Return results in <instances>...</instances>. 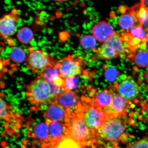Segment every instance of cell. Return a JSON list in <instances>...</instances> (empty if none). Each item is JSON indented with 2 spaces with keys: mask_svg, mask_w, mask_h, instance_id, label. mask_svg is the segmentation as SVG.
<instances>
[{
  "mask_svg": "<svg viewBox=\"0 0 148 148\" xmlns=\"http://www.w3.org/2000/svg\"><path fill=\"white\" fill-rule=\"evenodd\" d=\"M27 95L33 104L45 105L51 103L54 96L49 83L39 77L27 86Z\"/></svg>",
  "mask_w": 148,
  "mask_h": 148,
  "instance_id": "6da1fadb",
  "label": "cell"
},
{
  "mask_svg": "<svg viewBox=\"0 0 148 148\" xmlns=\"http://www.w3.org/2000/svg\"><path fill=\"white\" fill-rule=\"evenodd\" d=\"M25 61L27 68L34 73H41L48 68L54 67L56 61L50 53L29 46Z\"/></svg>",
  "mask_w": 148,
  "mask_h": 148,
  "instance_id": "7a4b0ae2",
  "label": "cell"
},
{
  "mask_svg": "<svg viewBox=\"0 0 148 148\" xmlns=\"http://www.w3.org/2000/svg\"><path fill=\"white\" fill-rule=\"evenodd\" d=\"M83 62L80 59L71 56L56 61L55 67L58 70L61 77L64 79L79 75L82 73Z\"/></svg>",
  "mask_w": 148,
  "mask_h": 148,
  "instance_id": "3957f363",
  "label": "cell"
},
{
  "mask_svg": "<svg viewBox=\"0 0 148 148\" xmlns=\"http://www.w3.org/2000/svg\"><path fill=\"white\" fill-rule=\"evenodd\" d=\"M117 117L111 116L99 129L101 136L110 141L119 139L125 132L124 124Z\"/></svg>",
  "mask_w": 148,
  "mask_h": 148,
  "instance_id": "277c9868",
  "label": "cell"
},
{
  "mask_svg": "<svg viewBox=\"0 0 148 148\" xmlns=\"http://www.w3.org/2000/svg\"><path fill=\"white\" fill-rule=\"evenodd\" d=\"M90 130L83 118H75L71 120L69 127L66 130V136L81 144L89 137Z\"/></svg>",
  "mask_w": 148,
  "mask_h": 148,
  "instance_id": "5b68a950",
  "label": "cell"
},
{
  "mask_svg": "<svg viewBox=\"0 0 148 148\" xmlns=\"http://www.w3.org/2000/svg\"><path fill=\"white\" fill-rule=\"evenodd\" d=\"M110 117V114L108 113L91 106L86 111L83 118L88 126L93 131L100 128Z\"/></svg>",
  "mask_w": 148,
  "mask_h": 148,
  "instance_id": "8992f818",
  "label": "cell"
},
{
  "mask_svg": "<svg viewBox=\"0 0 148 148\" xmlns=\"http://www.w3.org/2000/svg\"><path fill=\"white\" fill-rule=\"evenodd\" d=\"M18 11L12 9L10 13L3 16L0 20L1 36L7 40L15 34L16 31V24L20 18Z\"/></svg>",
  "mask_w": 148,
  "mask_h": 148,
  "instance_id": "52a82bcc",
  "label": "cell"
},
{
  "mask_svg": "<svg viewBox=\"0 0 148 148\" xmlns=\"http://www.w3.org/2000/svg\"><path fill=\"white\" fill-rule=\"evenodd\" d=\"M93 36L98 41L105 42L115 34L113 27L105 21L98 22L92 28Z\"/></svg>",
  "mask_w": 148,
  "mask_h": 148,
  "instance_id": "ba28073f",
  "label": "cell"
},
{
  "mask_svg": "<svg viewBox=\"0 0 148 148\" xmlns=\"http://www.w3.org/2000/svg\"><path fill=\"white\" fill-rule=\"evenodd\" d=\"M117 90L120 95L128 101L134 100L139 94V87L134 79L129 77L118 85Z\"/></svg>",
  "mask_w": 148,
  "mask_h": 148,
  "instance_id": "9c48e42d",
  "label": "cell"
},
{
  "mask_svg": "<svg viewBox=\"0 0 148 148\" xmlns=\"http://www.w3.org/2000/svg\"><path fill=\"white\" fill-rule=\"evenodd\" d=\"M129 105L128 100L119 94L114 93L112 105L109 108L110 110L107 112L111 116L117 117L125 114Z\"/></svg>",
  "mask_w": 148,
  "mask_h": 148,
  "instance_id": "30bf717a",
  "label": "cell"
},
{
  "mask_svg": "<svg viewBox=\"0 0 148 148\" xmlns=\"http://www.w3.org/2000/svg\"><path fill=\"white\" fill-rule=\"evenodd\" d=\"M134 6L130 8L129 11L120 16L118 20V23L120 27L127 32L139 24L137 16V10H135Z\"/></svg>",
  "mask_w": 148,
  "mask_h": 148,
  "instance_id": "8fae6325",
  "label": "cell"
},
{
  "mask_svg": "<svg viewBox=\"0 0 148 148\" xmlns=\"http://www.w3.org/2000/svg\"><path fill=\"white\" fill-rule=\"evenodd\" d=\"M55 100L56 102L66 110L76 106L78 103L79 98L75 92L65 90L57 97Z\"/></svg>",
  "mask_w": 148,
  "mask_h": 148,
  "instance_id": "7c38bea8",
  "label": "cell"
},
{
  "mask_svg": "<svg viewBox=\"0 0 148 148\" xmlns=\"http://www.w3.org/2000/svg\"><path fill=\"white\" fill-rule=\"evenodd\" d=\"M40 77L50 84H53L65 89V79L61 77L58 69L54 67L47 68L40 73Z\"/></svg>",
  "mask_w": 148,
  "mask_h": 148,
  "instance_id": "4fadbf2b",
  "label": "cell"
},
{
  "mask_svg": "<svg viewBox=\"0 0 148 148\" xmlns=\"http://www.w3.org/2000/svg\"><path fill=\"white\" fill-rule=\"evenodd\" d=\"M45 115L50 122L60 121L65 116V110L58 103L53 102L47 107Z\"/></svg>",
  "mask_w": 148,
  "mask_h": 148,
  "instance_id": "5bb4252c",
  "label": "cell"
},
{
  "mask_svg": "<svg viewBox=\"0 0 148 148\" xmlns=\"http://www.w3.org/2000/svg\"><path fill=\"white\" fill-rule=\"evenodd\" d=\"M113 96L110 90H103L98 92L94 99L97 108L105 109L110 108L112 105Z\"/></svg>",
  "mask_w": 148,
  "mask_h": 148,
  "instance_id": "9a60e30c",
  "label": "cell"
},
{
  "mask_svg": "<svg viewBox=\"0 0 148 148\" xmlns=\"http://www.w3.org/2000/svg\"><path fill=\"white\" fill-rule=\"evenodd\" d=\"M105 42L114 49L118 57L124 55L126 52L127 48L125 46L123 36L119 33H116L112 38Z\"/></svg>",
  "mask_w": 148,
  "mask_h": 148,
  "instance_id": "2e32d148",
  "label": "cell"
},
{
  "mask_svg": "<svg viewBox=\"0 0 148 148\" xmlns=\"http://www.w3.org/2000/svg\"><path fill=\"white\" fill-rule=\"evenodd\" d=\"M48 125L49 136L57 142L66 136V130L60 121L51 122Z\"/></svg>",
  "mask_w": 148,
  "mask_h": 148,
  "instance_id": "e0dca14e",
  "label": "cell"
},
{
  "mask_svg": "<svg viewBox=\"0 0 148 148\" xmlns=\"http://www.w3.org/2000/svg\"><path fill=\"white\" fill-rule=\"evenodd\" d=\"M96 56L98 59L108 60L117 58L118 56L110 46L104 42L96 51Z\"/></svg>",
  "mask_w": 148,
  "mask_h": 148,
  "instance_id": "ac0fdd59",
  "label": "cell"
},
{
  "mask_svg": "<svg viewBox=\"0 0 148 148\" xmlns=\"http://www.w3.org/2000/svg\"><path fill=\"white\" fill-rule=\"evenodd\" d=\"M126 33L131 38L147 44L148 41L147 30L141 25H136Z\"/></svg>",
  "mask_w": 148,
  "mask_h": 148,
  "instance_id": "d6986e66",
  "label": "cell"
},
{
  "mask_svg": "<svg viewBox=\"0 0 148 148\" xmlns=\"http://www.w3.org/2000/svg\"><path fill=\"white\" fill-rule=\"evenodd\" d=\"M34 35L33 31L28 27L21 28L18 30L17 38L18 41L22 44L27 45L30 43L33 40Z\"/></svg>",
  "mask_w": 148,
  "mask_h": 148,
  "instance_id": "ffe728a7",
  "label": "cell"
},
{
  "mask_svg": "<svg viewBox=\"0 0 148 148\" xmlns=\"http://www.w3.org/2000/svg\"><path fill=\"white\" fill-rule=\"evenodd\" d=\"M34 134L36 137L40 140H47L50 136L49 125L44 123H38L34 127Z\"/></svg>",
  "mask_w": 148,
  "mask_h": 148,
  "instance_id": "44dd1931",
  "label": "cell"
},
{
  "mask_svg": "<svg viewBox=\"0 0 148 148\" xmlns=\"http://www.w3.org/2000/svg\"><path fill=\"white\" fill-rule=\"evenodd\" d=\"M9 56L13 62L16 63H22L26 60L27 56L25 51L22 48L14 47L11 50Z\"/></svg>",
  "mask_w": 148,
  "mask_h": 148,
  "instance_id": "7402d4cb",
  "label": "cell"
},
{
  "mask_svg": "<svg viewBox=\"0 0 148 148\" xmlns=\"http://www.w3.org/2000/svg\"><path fill=\"white\" fill-rule=\"evenodd\" d=\"M134 55V62L137 66L143 68L148 66V50L140 49Z\"/></svg>",
  "mask_w": 148,
  "mask_h": 148,
  "instance_id": "603a6c76",
  "label": "cell"
},
{
  "mask_svg": "<svg viewBox=\"0 0 148 148\" xmlns=\"http://www.w3.org/2000/svg\"><path fill=\"white\" fill-rule=\"evenodd\" d=\"M53 148H80V146L77 142L66 136L57 141Z\"/></svg>",
  "mask_w": 148,
  "mask_h": 148,
  "instance_id": "cb8c5ba5",
  "label": "cell"
},
{
  "mask_svg": "<svg viewBox=\"0 0 148 148\" xmlns=\"http://www.w3.org/2000/svg\"><path fill=\"white\" fill-rule=\"evenodd\" d=\"M137 16L138 18L139 24L144 28H148V9L140 7L137 10Z\"/></svg>",
  "mask_w": 148,
  "mask_h": 148,
  "instance_id": "d4e9b609",
  "label": "cell"
},
{
  "mask_svg": "<svg viewBox=\"0 0 148 148\" xmlns=\"http://www.w3.org/2000/svg\"><path fill=\"white\" fill-rule=\"evenodd\" d=\"M96 39L93 36L86 35L82 37L80 40V45L86 49H93L96 47Z\"/></svg>",
  "mask_w": 148,
  "mask_h": 148,
  "instance_id": "484cf974",
  "label": "cell"
},
{
  "mask_svg": "<svg viewBox=\"0 0 148 148\" xmlns=\"http://www.w3.org/2000/svg\"><path fill=\"white\" fill-rule=\"evenodd\" d=\"M118 75L117 70L115 68L109 67L105 70V76L109 82H114L116 80Z\"/></svg>",
  "mask_w": 148,
  "mask_h": 148,
  "instance_id": "4316f807",
  "label": "cell"
},
{
  "mask_svg": "<svg viewBox=\"0 0 148 148\" xmlns=\"http://www.w3.org/2000/svg\"><path fill=\"white\" fill-rule=\"evenodd\" d=\"M77 79L75 77H69L65 79V89L71 90L77 88L78 82Z\"/></svg>",
  "mask_w": 148,
  "mask_h": 148,
  "instance_id": "83f0119b",
  "label": "cell"
},
{
  "mask_svg": "<svg viewBox=\"0 0 148 148\" xmlns=\"http://www.w3.org/2000/svg\"><path fill=\"white\" fill-rule=\"evenodd\" d=\"M1 118L3 119H6L8 117V106L5 102L1 98Z\"/></svg>",
  "mask_w": 148,
  "mask_h": 148,
  "instance_id": "f1b7e54d",
  "label": "cell"
},
{
  "mask_svg": "<svg viewBox=\"0 0 148 148\" xmlns=\"http://www.w3.org/2000/svg\"><path fill=\"white\" fill-rule=\"evenodd\" d=\"M130 148H148V136L136 142Z\"/></svg>",
  "mask_w": 148,
  "mask_h": 148,
  "instance_id": "f546056e",
  "label": "cell"
},
{
  "mask_svg": "<svg viewBox=\"0 0 148 148\" xmlns=\"http://www.w3.org/2000/svg\"><path fill=\"white\" fill-rule=\"evenodd\" d=\"M140 4V7L148 9V1H142Z\"/></svg>",
  "mask_w": 148,
  "mask_h": 148,
  "instance_id": "4dcf8cb0",
  "label": "cell"
},
{
  "mask_svg": "<svg viewBox=\"0 0 148 148\" xmlns=\"http://www.w3.org/2000/svg\"><path fill=\"white\" fill-rule=\"evenodd\" d=\"M144 77L146 82L148 84V69L146 71L145 73H144Z\"/></svg>",
  "mask_w": 148,
  "mask_h": 148,
  "instance_id": "1f68e13d",
  "label": "cell"
},
{
  "mask_svg": "<svg viewBox=\"0 0 148 148\" xmlns=\"http://www.w3.org/2000/svg\"><path fill=\"white\" fill-rule=\"evenodd\" d=\"M143 109L148 114V101L143 106Z\"/></svg>",
  "mask_w": 148,
  "mask_h": 148,
  "instance_id": "d6a6232c",
  "label": "cell"
},
{
  "mask_svg": "<svg viewBox=\"0 0 148 148\" xmlns=\"http://www.w3.org/2000/svg\"><path fill=\"white\" fill-rule=\"evenodd\" d=\"M147 49H148V42H147Z\"/></svg>",
  "mask_w": 148,
  "mask_h": 148,
  "instance_id": "836d02e7",
  "label": "cell"
},
{
  "mask_svg": "<svg viewBox=\"0 0 148 148\" xmlns=\"http://www.w3.org/2000/svg\"><path fill=\"white\" fill-rule=\"evenodd\" d=\"M147 123H148V116L147 119Z\"/></svg>",
  "mask_w": 148,
  "mask_h": 148,
  "instance_id": "e575fe53",
  "label": "cell"
}]
</instances>
